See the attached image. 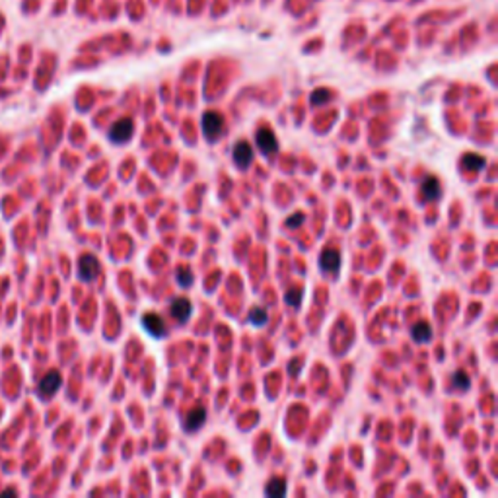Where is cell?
I'll use <instances>...</instances> for the list:
<instances>
[{
	"label": "cell",
	"mask_w": 498,
	"mask_h": 498,
	"mask_svg": "<svg viewBox=\"0 0 498 498\" xmlns=\"http://www.w3.org/2000/svg\"><path fill=\"white\" fill-rule=\"evenodd\" d=\"M203 133L209 140L218 138L224 133V117L216 111H206L203 115Z\"/></svg>",
	"instance_id": "cell-1"
},
{
	"label": "cell",
	"mask_w": 498,
	"mask_h": 498,
	"mask_svg": "<svg viewBox=\"0 0 498 498\" xmlns=\"http://www.w3.org/2000/svg\"><path fill=\"white\" fill-rule=\"evenodd\" d=\"M135 135V123L128 117H123L115 123L114 127L109 128V140H114L115 144H123L131 140V136Z\"/></svg>",
	"instance_id": "cell-2"
},
{
	"label": "cell",
	"mask_w": 498,
	"mask_h": 498,
	"mask_svg": "<svg viewBox=\"0 0 498 498\" xmlns=\"http://www.w3.org/2000/svg\"><path fill=\"white\" fill-rule=\"evenodd\" d=\"M257 146H259V150L263 152L265 156H272L275 152L279 150V143H277V136H275V133H272L269 127H261L259 131H257Z\"/></svg>",
	"instance_id": "cell-3"
},
{
	"label": "cell",
	"mask_w": 498,
	"mask_h": 498,
	"mask_svg": "<svg viewBox=\"0 0 498 498\" xmlns=\"http://www.w3.org/2000/svg\"><path fill=\"white\" fill-rule=\"evenodd\" d=\"M191 311H193V304L187 298H175L170 304V316L175 317V321L179 323H187L191 319Z\"/></svg>",
	"instance_id": "cell-4"
},
{
	"label": "cell",
	"mask_w": 498,
	"mask_h": 498,
	"mask_svg": "<svg viewBox=\"0 0 498 498\" xmlns=\"http://www.w3.org/2000/svg\"><path fill=\"white\" fill-rule=\"evenodd\" d=\"M78 275L80 279L90 282L99 275V261L94 255H82L78 261Z\"/></svg>",
	"instance_id": "cell-5"
},
{
	"label": "cell",
	"mask_w": 498,
	"mask_h": 498,
	"mask_svg": "<svg viewBox=\"0 0 498 498\" xmlns=\"http://www.w3.org/2000/svg\"><path fill=\"white\" fill-rule=\"evenodd\" d=\"M61 384H62L61 374H59L57 370L49 372V374L39 382V393H41V397H51V395H55V393L59 392Z\"/></svg>",
	"instance_id": "cell-6"
},
{
	"label": "cell",
	"mask_w": 498,
	"mask_h": 498,
	"mask_svg": "<svg viewBox=\"0 0 498 498\" xmlns=\"http://www.w3.org/2000/svg\"><path fill=\"white\" fill-rule=\"evenodd\" d=\"M143 325H144V329L150 333L152 337H156V339L166 337V333H167L166 323H164V319H162L160 316H156V314H146V316H143Z\"/></svg>",
	"instance_id": "cell-7"
},
{
	"label": "cell",
	"mask_w": 498,
	"mask_h": 498,
	"mask_svg": "<svg viewBox=\"0 0 498 498\" xmlns=\"http://www.w3.org/2000/svg\"><path fill=\"white\" fill-rule=\"evenodd\" d=\"M232 156H234L236 166L240 167V170H245V167H249V164L253 162V148H251L249 143H245V140H240V143L234 146Z\"/></svg>",
	"instance_id": "cell-8"
},
{
	"label": "cell",
	"mask_w": 498,
	"mask_h": 498,
	"mask_svg": "<svg viewBox=\"0 0 498 498\" xmlns=\"http://www.w3.org/2000/svg\"><path fill=\"white\" fill-rule=\"evenodd\" d=\"M319 265H321V269H323L325 272L339 271V265H341L339 251H335V249H325L323 253H321V257H319Z\"/></svg>",
	"instance_id": "cell-9"
},
{
	"label": "cell",
	"mask_w": 498,
	"mask_h": 498,
	"mask_svg": "<svg viewBox=\"0 0 498 498\" xmlns=\"http://www.w3.org/2000/svg\"><path fill=\"white\" fill-rule=\"evenodd\" d=\"M421 195H423L424 201H436L442 195V187H440V182L436 177H426L423 183H421Z\"/></svg>",
	"instance_id": "cell-10"
},
{
	"label": "cell",
	"mask_w": 498,
	"mask_h": 498,
	"mask_svg": "<svg viewBox=\"0 0 498 498\" xmlns=\"http://www.w3.org/2000/svg\"><path fill=\"white\" fill-rule=\"evenodd\" d=\"M204 419H206V411L203 407H195L185 416V424L183 426H185L187 432H197L204 424Z\"/></svg>",
	"instance_id": "cell-11"
},
{
	"label": "cell",
	"mask_w": 498,
	"mask_h": 498,
	"mask_svg": "<svg viewBox=\"0 0 498 498\" xmlns=\"http://www.w3.org/2000/svg\"><path fill=\"white\" fill-rule=\"evenodd\" d=\"M413 339L416 343H431L432 339V327L428 325V321H419L413 327Z\"/></svg>",
	"instance_id": "cell-12"
},
{
	"label": "cell",
	"mask_w": 498,
	"mask_h": 498,
	"mask_svg": "<svg viewBox=\"0 0 498 498\" xmlns=\"http://www.w3.org/2000/svg\"><path fill=\"white\" fill-rule=\"evenodd\" d=\"M461 164H463V167H467L469 172H479V170H483V167L487 166V160H485L483 156L471 152V154H463Z\"/></svg>",
	"instance_id": "cell-13"
},
{
	"label": "cell",
	"mask_w": 498,
	"mask_h": 498,
	"mask_svg": "<svg viewBox=\"0 0 498 498\" xmlns=\"http://www.w3.org/2000/svg\"><path fill=\"white\" fill-rule=\"evenodd\" d=\"M265 492H267V497H284L287 494V481L280 479V477H275V479H271V483L267 485Z\"/></svg>",
	"instance_id": "cell-14"
},
{
	"label": "cell",
	"mask_w": 498,
	"mask_h": 498,
	"mask_svg": "<svg viewBox=\"0 0 498 498\" xmlns=\"http://www.w3.org/2000/svg\"><path fill=\"white\" fill-rule=\"evenodd\" d=\"M452 385L455 389H460V392H465V389H469V385H471V380H469V376L465 372L458 370L452 377Z\"/></svg>",
	"instance_id": "cell-15"
},
{
	"label": "cell",
	"mask_w": 498,
	"mask_h": 498,
	"mask_svg": "<svg viewBox=\"0 0 498 498\" xmlns=\"http://www.w3.org/2000/svg\"><path fill=\"white\" fill-rule=\"evenodd\" d=\"M193 279H195V277H193V271H191L189 267H179V269H177V282H179V287H191V284H193Z\"/></svg>",
	"instance_id": "cell-16"
},
{
	"label": "cell",
	"mask_w": 498,
	"mask_h": 498,
	"mask_svg": "<svg viewBox=\"0 0 498 498\" xmlns=\"http://www.w3.org/2000/svg\"><path fill=\"white\" fill-rule=\"evenodd\" d=\"M267 319H269V316H267V310L265 308H255V310L251 311V316H249V321L253 325H265L267 323Z\"/></svg>",
	"instance_id": "cell-17"
},
{
	"label": "cell",
	"mask_w": 498,
	"mask_h": 498,
	"mask_svg": "<svg viewBox=\"0 0 498 498\" xmlns=\"http://www.w3.org/2000/svg\"><path fill=\"white\" fill-rule=\"evenodd\" d=\"M325 99H329V92L327 90H317L314 96H311V104H316V106H319V104H323Z\"/></svg>",
	"instance_id": "cell-18"
},
{
	"label": "cell",
	"mask_w": 498,
	"mask_h": 498,
	"mask_svg": "<svg viewBox=\"0 0 498 498\" xmlns=\"http://www.w3.org/2000/svg\"><path fill=\"white\" fill-rule=\"evenodd\" d=\"M302 222H304V214H302V212H298V214H292V216H288L287 226L288 228H296V226H300Z\"/></svg>",
	"instance_id": "cell-19"
},
{
	"label": "cell",
	"mask_w": 498,
	"mask_h": 498,
	"mask_svg": "<svg viewBox=\"0 0 498 498\" xmlns=\"http://www.w3.org/2000/svg\"><path fill=\"white\" fill-rule=\"evenodd\" d=\"M300 296H302V290H290L287 294V304H290V306L300 304Z\"/></svg>",
	"instance_id": "cell-20"
}]
</instances>
